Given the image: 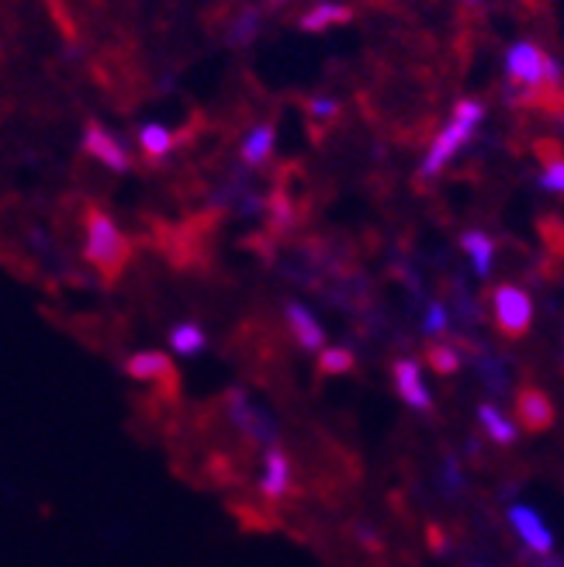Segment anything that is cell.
<instances>
[{
  "label": "cell",
  "mask_w": 564,
  "mask_h": 567,
  "mask_svg": "<svg viewBox=\"0 0 564 567\" xmlns=\"http://www.w3.org/2000/svg\"><path fill=\"white\" fill-rule=\"evenodd\" d=\"M222 411H225L228 426H233L243 436V440L253 443V447L267 450V447H274L280 440L277 419L270 416L264 405H256L246 388H228L225 398H222Z\"/></svg>",
  "instance_id": "cell-1"
},
{
  "label": "cell",
  "mask_w": 564,
  "mask_h": 567,
  "mask_svg": "<svg viewBox=\"0 0 564 567\" xmlns=\"http://www.w3.org/2000/svg\"><path fill=\"white\" fill-rule=\"evenodd\" d=\"M84 256H87V264H94L100 274H115L125 264L128 246H125V236H121L118 222L108 212H100V208L87 212Z\"/></svg>",
  "instance_id": "cell-2"
},
{
  "label": "cell",
  "mask_w": 564,
  "mask_h": 567,
  "mask_svg": "<svg viewBox=\"0 0 564 567\" xmlns=\"http://www.w3.org/2000/svg\"><path fill=\"white\" fill-rule=\"evenodd\" d=\"M492 322L502 332V340H523L533 325V298L520 284H496L489 291Z\"/></svg>",
  "instance_id": "cell-3"
},
{
  "label": "cell",
  "mask_w": 564,
  "mask_h": 567,
  "mask_svg": "<svg viewBox=\"0 0 564 567\" xmlns=\"http://www.w3.org/2000/svg\"><path fill=\"white\" fill-rule=\"evenodd\" d=\"M475 132H478V125L454 118V121L444 128V132L429 142V152H426V160H423V167H419V176H437V173H444V167L475 139Z\"/></svg>",
  "instance_id": "cell-4"
},
{
  "label": "cell",
  "mask_w": 564,
  "mask_h": 567,
  "mask_svg": "<svg viewBox=\"0 0 564 567\" xmlns=\"http://www.w3.org/2000/svg\"><path fill=\"white\" fill-rule=\"evenodd\" d=\"M81 149L87 152L91 160H97L100 167H105V170H111V173H128V170H132V157H128L125 142L115 132H108V128L100 125V121H91L84 128Z\"/></svg>",
  "instance_id": "cell-5"
},
{
  "label": "cell",
  "mask_w": 564,
  "mask_h": 567,
  "mask_svg": "<svg viewBox=\"0 0 564 567\" xmlns=\"http://www.w3.org/2000/svg\"><path fill=\"white\" fill-rule=\"evenodd\" d=\"M544 63L547 53L533 42H517L506 53V81L523 87H544Z\"/></svg>",
  "instance_id": "cell-6"
},
{
  "label": "cell",
  "mask_w": 564,
  "mask_h": 567,
  "mask_svg": "<svg viewBox=\"0 0 564 567\" xmlns=\"http://www.w3.org/2000/svg\"><path fill=\"white\" fill-rule=\"evenodd\" d=\"M291 481H295V471H291V457L280 450V443L267 447L264 450V474H260V499L264 502H280L291 495Z\"/></svg>",
  "instance_id": "cell-7"
},
{
  "label": "cell",
  "mask_w": 564,
  "mask_h": 567,
  "mask_svg": "<svg viewBox=\"0 0 564 567\" xmlns=\"http://www.w3.org/2000/svg\"><path fill=\"white\" fill-rule=\"evenodd\" d=\"M509 526L523 539V547L530 554H551L554 550V533L547 529V523L536 515L530 505H509Z\"/></svg>",
  "instance_id": "cell-8"
},
{
  "label": "cell",
  "mask_w": 564,
  "mask_h": 567,
  "mask_svg": "<svg viewBox=\"0 0 564 567\" xmlns=\"http://www.w3.org/2000/svg\"><path fill=\"white\" fill-rule=\"evenodd\" d=\"M392 377H395V392H398V398H402L408 408H416V411H429V408H433V395H429L426 381H423L419 360H413V356H398L395 364H392Z\"/></svg>",
  "instance_id": "cell-9"
},
{
  "label": "cell",
  "mask_w": 564,
  "mask_h": 567,
  "mask_svg": "<svg viewBox=\"0 0 564 567\" xmlns=\"http://www.w3.org/2000/svg\"><path fill=\"white\" fill-rule=\"evenodd\" d=\"M517 426L526 432H547L554 426V402L536 384H523L517 392Z\"/></svg>",
  "instance_id": "cell-10"
},
{
  "label": "cell",
  "mask_w": 564,
  "mask_h": 567,
  "mask_svg": "<svg viewBox=\"0 0 564 567\" xmlns=\"http://www.w3.org/2000/svg\"><path fill=\"white\" fill-rule=\"evenodd\" d=\"M125 374L139 384H170L177 377V367L160 350H139L132 356H125Z\"/></svg>",
  "instance_id": "cell-11"
},
{
  "label": "cell",
  "mask_w": 564,
  "mask_h": 567,
  "mask_svg": "<svg viewBox=\"0 0 564 567\" xmlns=\"http://www.w3.org/2000/svg\"><path fill=\"white\" fill-rule=\"evenodd\" d=\"M285 322H288V332L295 336V343L305 353H319L326 346V329H322V322L301 301H288L285 304Z\"/></svg>",
  "instance_id": "cell-12"
},
{
  "label": "cell",
  "mask_w": 564,
  "mask_h": 567,
  "mask_svg": "<svg viewBox=\"0 0 564 567\" xmlns=\"http://www.w3.org/2000/svg\"><path fill=\"white\" fill-rule=\"evenodd\" d=\"M274 142H277V128H274V121L253 125L249 132L243 136V146H240V160H243V167H267L270 157H274Z\"/></svg>",
  "instance_id": "cell-13"
},
{
  "label": "cell",
  "mask_w": 564,
  "mask_h": 567,
  "mask_svg": "<svg viewBox=\"0 0 564 567\" xmlns=\"http://www.w3.org/2000/svg\"><path fill=\"white\" fill-rule=\"evenodd\" d=\"M460 249H465L471 256V267L481 280H489L492 277V267H496V239L489 236L485 228H468V232H460Z\"/></svg>",
  "instance_id": "cell-14"
},
{
  "label": "cell",
  "mask_w": 564,
  "mask_h": 567,
  "mask_svg": "<svg viewBox=\"0 0 564 567\" xmlns=\"http://www.w3.org/2000/svg\"><path fill=\"white\" fill-rule=\"evenodd\" d=\"M478 422H481L485 432H489V440L499 443V447H512V443H517V436H520L517 419H509L506 411L499 405H492V402L478 405Z\"/></svg>",
  "instance_id": "cell-15"
},
{
  "label": "cell",
  "mask_w": 564,
  "mask_h": 567,
  "mask_svg": "<svg viewBox=\"0 0 564 567\" xmlns=\"http://www.w3.org/2000/svg\"><path fill=\"white\" fill-rule=\"evenodd\" d=\"M139 149H142V157L149 160V163H163L170 152H173V146H177V139H173V132L167 125H160V121H142L139 125Z\"/></svg>",
  "instance_id": "cell-16"
},
{
  "label": "cell",
  "mask_w": 564,
  "mask_h": 567,
  "mask_svg": "<svg viewBox=\"0 0 564 567\" xmlns=\"http://www.w3.org/2000/svg\"><path fill=\"white\" fill-rule=\"evenodd\" d=\"M347 21H353V8L350 4H337V0H319V4L309 14H301L298 29L301 32H326L329 24H347Z\"/></svg>",
  "instance_id": "cell-17"
},
{
  "label": "cell",
  "mask_w": 564,
  "mask_h": 567,
  "mask_svg": "<svg viewBox=\"0 0 564 567\" xmlns=\"http://www.w3.org/2000/svg\"><path fill=\"white\" fill-rule=\"evenodd\" d=\"M167 343H170L173 356H198V353H204V346H209V332H204L198 322H177L167 332Z\"/></svg>",
  "instance_id": "cell-18"
},
{
  "label": "cell",
  "mask_w": 564,
  "mask_h": 567,
  "mask_svg": "<svg viewBox=\"0 0 564 567\" xmlns=\"http://www.w3.org/2000/svg\"><path fill=\"white\" fill-rule=\"evenodd\" d=\"M475 367L485 381V388H489L492 395H509V384H512V371H509V360L496 356L492 350H485L478 360H475Z\"/></svg>",
  "instance_id": "cell-19"
},
{
  "label": "cell",
  "mask_w": 564,
  "mask_h": 567,
  "mask_svg": "<svg viewBox=\"0 0 564 567\" xmlns=\"http://www.w3.org/2000/svg\"><path fill=\"white\" fill-rule=\"evenodd\" d=\"M260 24H264V11H260V8H243V11L233 18V24H228L225 42H228V45H236V49H243V45H249V42L256 39V32H260Z\"/></svg>",
  "instance_id": "cell-20"
},
{
  "label": "cell",
  "mask_w": 564,
  "mask_h": 567,
  "mask_svg": "<svg viewBox=\"0 0 564 567\" xmlns=\"http://www.w3.org/2000/svg\"><path fill=\"white\" fill-rule=\"evenodd\" d=\"M423 360L437 371L440 377H454L460 371V364H465V356H460V350L454 343H429L423 350Z\"/></svg>",
  "instance_id": "cell-21"
},
{
  "label": "cell",
  "mask_w": 564,
  "mask_h": 567,
  "mask_svg": "<svg viewBox=\"0 0 564 567\" xmlns=\"http://www.w3.org/2000/svg\"><path fill=\"white\" fill-rule=\"evenodd\" d=\"M267 212H270V228L274 232H291L298 225V212H295V201L285 191H274L267 197Z\"/></svg>",
  "instance_id": "cell-22"
},
{
  "label": "cell",
  "mask_w": 564,
  "mask_h": 567,
  "mask_svg": "<svg viewBox=\"0 0 564 567\" xmlns=\"http://www.w3.org/2000/svg\"><path fill=\"white\" fill-rule=\"evenodd\" d=\"M353 350L347 346H329V350H319V374L322 377H337V374H350L353 371Z\"/></svg>",
  "instance_id": "cell-23"
},
{
  "label": "cell",
  "mask_w": 564,
  "mask_h": 567,
  "mask_svg": "<svg viewBox=\"0 0 564 567\" xmlns=\"http://www.w3.org/2000/svg\"><path fill=\"white\" fill-rule=\"evenodd\" d=\"M340 100L329 97V94H312L309 100H305V115H309V121H319V125H332L340 121Z\"/></svg>",
  "instance_id": "cell-24"
},
{
  "label": "cell",
  "mask_w": 564,
  "mask_h": 567,
  "mask_svg": "<svg viewBox=\"0 0 564 567\" xmlns=\"http://www.w3.org/2000/svg\"><path fill=\"white\" fill-rule=\"evenodd\" d=\"M536 228H541L544 249H547L551 256H557V260H564V218H557V215H541Z\"/></svg>",
  "instance_id": "cell-25"
},
{
  "label": "cell",
  "mask_w": 564,
  "mask_h": 567,
  "mask_svg": "<svg viewBox=\"0 0 564 567\" xmlns=\"http://www.w3.org/2000/svg\"><path fill=\"white\" fill-rule=\"evenodd\" d=\"M450 329V312H447V304L433 298L426 304V312H423V332L426 336H444V332Z\"/></svg>",
  "instance_id": "cell-26"
},
{
  "label": "cell",
  "mask_w": 564,
  "mask_h": 567,
  "mask_svg": "<svg viewBox=\"0 0 564 567\" xmlns=\"http://www.w3.org/2000/svg\"><path fill=\"white\" fill-rule=\"evenodd\" d=\"M460 488H465V474H460V460L457 457H447L444 460V471H440V492L447 499L460 495Z\"/></svg>",
  "instance_id": "cell-27"
},
{
  "label": "cell",
  "mask_w": 564,
  "mask_h": 567,
  "mask_svg": "<svg viewBox=\"0 0 564 567\" xmlns=\"http://www.w3.org/2000/svg\"><path fill=\"white\" fill-rule=\"evenodd\" d=\"M533 157L541 160V167H551V163L564 160V142L561 139H536L533 142Z\"/></svg>",
  "instance_id": "cell-28"
},
{
  "label": "cell",
  "mask_w": 564,
  "mask_h": 567,
  "mask_svg": "<svg viewBox=\"0 0 564 567\" xmlns=\"http://www.w3.org/2000/svg\"><path fill=\"white\" fill-rule=\"evenodd\" d=\"M536 184H541V191L564 194V160H557V163L544 167V173H541V180H536Z\"/></svg>",
  "instance_id": "cell-29"
},
{
  "label": "cell",
  "mask_w": 564,
  "mask_h": 567,
  "mask_svg": "<svg viewBox=\"0 0 564 567\" xmlns=\"http://www.w3.org/2000/svg\"><path fill=\"white\" fill-rule=\"evenodd\" d=\"M353 539H357V544H361V547H368V550H381V536H377V533H371V529H368V526H361V523L353 526Z\"/></svg>",
  "instance_id": "cell-30"
},
{
  "label": "cell",
  "mask_w": 564,
  "mask_h": 567,
  "mask_svg": "<svg viewBox=\"0 0 564 567\" xmlns=\"http://www.w3.org/2000/svg\"><path fill=\"white\" fill-rule=\"evenodd\" d=\"M533 567H564V560H557L551 554H533Z\"/></svg>",
  "instance_id": "cell-31"
},
{
  "label": "cell",
  "mask_w": 564,
  "mask_h": 567,
  "mask_svg": "<svg viewBox=\"0 0 564 567\" xmlns=\"http://www.w3.org/2000/svg\"><path fill=\"white\" fill-rule=\"evenodd\" d=\"M465 11H485V0H460Z\"/></svg>",
  "instance_id": "cell-32"
}]
</instances>
